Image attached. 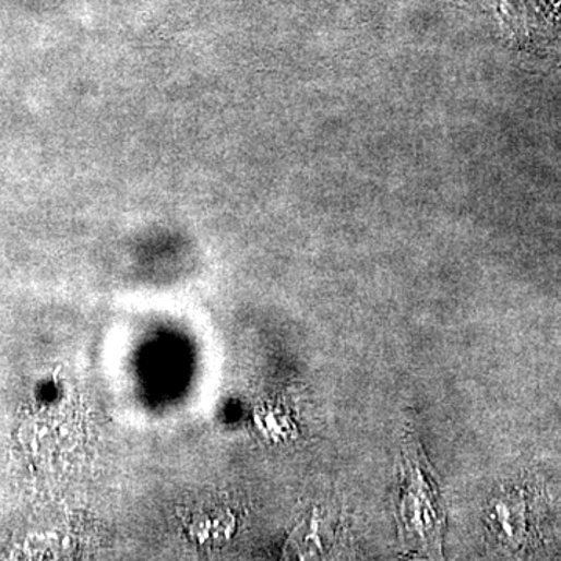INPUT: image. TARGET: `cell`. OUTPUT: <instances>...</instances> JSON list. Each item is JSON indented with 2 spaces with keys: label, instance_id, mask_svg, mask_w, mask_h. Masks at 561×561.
Masks as SVG:
<instances>
[{
  "label": "cell",
  "instance_id": "1",
  "mask_svg": "<svg viewBox=\"0 0 561 561\" xmlns=\"http://www.w3.org/2000/svg\"><path fill=\"white\" fill-rule=\"evenodd\" d=\"M401 454L399 540L407 551L435 559L442 553L444 529L439 488L414 437L404 443Z\"/></svg>",
  "mask_w": 561,
  "mask_h": 561
}]
</instances>
